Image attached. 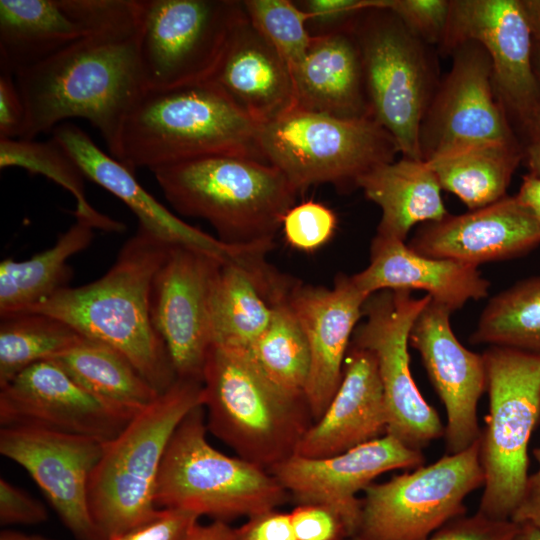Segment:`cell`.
Segmentation results:
<instances>
[{
    "mask_svg": "<svg viewBox=\"0 0 540 540\" xmlns=\"http://www.w3.org/2000/svg\"><path fill=\"white\" fill-rule=\"evenodd\" d=\"M308 17L311 36L346 30L365 10L376 7L380 0H305L297 2Z\"/></svg>",
    "mask_w": 540,
    "mask_h": 540,
    "instance_id": "41",
    "label": "cell"
},
{
    "mask_svg": "<svg viewBox=\"0 0 540 540\" xmlns=\"http://www.w3.org/2000/svg\"><path fill=\"white\" fill-rule=\"evenodd\" d=\"M297 540H348L354 538L343 518L321 504H297L290 512Z\"/></svg>",
    "mask_w": 540,
    "mask_h": 540,
    "instance_id": "42",
    "label": "cell"
},
{
    "mask_svg": "<svg viewBox=\"0 0 540 540\" xmlns=\"http://www.w3.org/2000/svg\"><path fill=\"white\" fill-rule=\"evenodd\" d=\"M207 82L259 125L296 106L290 66L255 28L246 12L234 26Z\"/></svg>",
    "mask_w": 540,
    "mask_h": 540,
    "instance_id": "27",
    "label": "cell"
},
{
    "mask_svg": "<svg viewBox=\"0 0 540 540\" xmlns=\"http://www.w3.org/2000/svg\"><path fill=\"white\" fill-rule=\"evenodd\" d=\"M352 278L367 296L382 290H423L451 312L486 298L491 286L476 266L425 256L405 241L379 235L371 242L369 264Z\"/></svg>",
    "mask_w": 540,
    "mask_h": 540,
    "instance_id": "28",
    "label": "cell"
},
{
    "mask_svg": "<svg viewBox=\"0 0 540 540\" xmlns=\"http://www.w3.org/2000/svg\"><path fill=\"white\" fill-rule=\"evenodd\" d=\"M235 540H297L290 513L271 509L248 517L234 528Z\"/></svg>",
    "mask_w": 540,
    "mask_h": 540,
    "instance_id": "47",
    "label": "cell"
},
{
    "mask_svg": "<svg viewBox=\"0 0 540 540\" xmlns=\"http://www.w3.org/2000/svg\"><path fill=\"white\" fill-rule=\"evenodd\" d=\"M207 428L267 470L295 454L313 419L304 395L273 383L247 349L213 344L202 379Z\"/></svg>",
    "mask_w": 540,
    "mask_h": 540,
    "instance_id": "5",
    "label": "cell"
},
{
    "mask_svg": "<svg viewBox=\"0 0 540 540\" xmlns=\"http://www.w3.org/2000/svg\"><path fill=\"white\" fill-rule=\"evenodd\" d=\"M380 4L350 25L358 44L370 116L395 140L401 157L422 160L419 131L439 84L424 42Z\"/></svg>",
    "mask_w": 540,
    "mask_h": 540,
    "instance_id": "10",
    "label": "cell"
},
{
    "mask_svg": "<svg viewBox=\"0 0 540 540\" xmlns=\"http://www.w3.org/2000/svg\"><path fill=\"white\" fill-rule=\"evenodd\" d=\"M52 360L90 394L130 416L161 394L122 353L96 340L83 337Z\"/></svg>",
    "mask_w": 540,
    "mask_h": 540,
    "instance_id": "32",
    "label": "cell"
},
{
    "mask_svg": "<svg viewBox=\"0 0 540 540\" xmlns=\"http://www.w3.org/2000/svg\"><path fill=\"white\" fill-rule=\"evenodd\" d=\"M448 73L439 81L419 131L423 161L488 143H518L498 103L487 51L467 41L449 54Z\"/></svg>",
    "mask_w": 540,
    "mask_h": 540,
    "instance_id": "15",
    "label": "cell"
},
{
    "mask_svg": "<svg viewBox=\"0 0 540 540\" xmlns=\"http://www.w3.org/2000/svg\"><path fill=\"white\" fill-rule=\"evenodd\" d=\"M199 517L183 509L160 508L149 521L107 540H187Z\"/></svg>",
    "mask_w": 540,
    "mask_h": 540,
    "instance_id": "43",
    "label": "cell"
},
{
    "mask_svg": "<svg viewBox=\"0 0 540 540\" xmlns=\"http://www.w3.org/2000/svg\"><path fill=\"white\" fill-rule=\"evenodd\" d=\"M422 451L384 436L338 455L308 458L293 454L270 471L297 504H321L335 510L355 538L361 518L357 498L379 475L424 464Z\"/></svg>",
    "mask_w": 540,
    "mask_h": 540,
    "instance_id": "19",
    "label": "cell"
},
{
    "mask_svg": "<svg viewBox=\"0 0 540 540\" xmlns=\"http://www.w3.org/2000/svg\"><path fill=\"white\" fill-rule=\"evenodd\" d=\"M348 540H359L358 538H351V539H348Z\"/></svg>",
    "mask_w": 540,
    "mask_h": 540,
    "instance_id": "56",
    "label": "cell"
},
{
    "mask_svg": "<svg viewBox=\"0 0 540 540\" xmlns=\"http://www.w3.org/2000/svg\"><path fill=\"white\" fill-rule=\"evenodd\" d=\"M140 0H0V67L15 74L92 35L138 22Z\"/></svg>",
    "mask_w": 540,
    "mask_h": 540,
    "instance_id": "17",
    "label": "cell"
},
{
    "mask_svg": "<svg viewBox=\"0 0 540 540\" xmlns=\"http://www.w3.org/2000/svg\"><path fill=\"white\" fill-rule=\"evenodd\" d=\"M539 464L538 470L528 475L520 502L511 520L516 523H531L540 528V446L533 450Z\"/></svg>",
    "mask_w": 540,
    "mask_h": 540,
    "instance_id": "48",
    "label": "cell"
},
{
    "mask_svg": "<svg viewBox=\"0 0 540 540\" xmlns=\"http://www.w3.org/2000/svg\"><path fill=\"white\" fill-rule=\"evenodd\" d=\"M0 540H55L40 534H30L4 528L0 532Z\"/></svg>",
    "mask_w": 540,
    "mask_h": 540,
    "instance_id": "54",
    "label": "cell"
},
{
    "mask_svg": "<svg viewBox=\"0 0 540 540\" xmlns=\"http://www.w3.org/2000/svg\"><path fill=\"white\" fill-rule=\"evenodd\" d=\"M105 443L37 428L1 427L0 453L22 466L76 540H105L89 509L88 488Z\"/></svg>",
    "mask_w": 540,
    "mask_h": 540,
    "instance_id": "18",
    "label": "cell"
},
{
    "mask_svg": "<svg viewBox=\"0 0 540 540\" xmlns=\"http://www.w3.org/2000/svg\"><path fill=\"white\" fill-rule=\"evenodd\" d=\"M202 405V383L177 379L105 443L89 481L91 517L105 540L152 519L156 483L167 445L180 422Z\"/></svg>",
    "mask_w": 540,
    "mask_h": 540,
    "instance_id": "6",
    "label": "cell"
},
{
    "mask_svg": "<svg viewBox=\"0 0 540 540\" xmlns=\"http://www.w3.org/2000/svg\"><path fill=\"white\" fill-rule=\"evenodd\" d=\"M451 314L430 299L409 336L446 410V454L461 452L480 438L477 405L486 390L483 355L460 343L451 327Z\"/></svg>",
    "mask_w": 540,
    "mask_h": 540,
    "instance_id": "21",
    "label": "cell"
},
{
    "mask_svg": "<svg viewBox=\"0 0 540 540\" xmlns=\"http://www.w3.org/2000/svg\"><path fill=\"white\" fill-rule=\"evenodd\" d=\"M244 10L255 28L290 66L296 67L313 41L308 17L297 2L290 0H245Z\"/></svg>",
    "mask_w": 540,
    "mask_h": 540,
    "instance_id": "38",
    "label": "cell"
},
{
    "mask_svg": "<svg viewBox=\"0 0 540 540\" xmlns=\"http://www.w3.org/2000/svg\"><path fill=\"white\" fill-rule=\"evenodd\" d=\"M150 171L177 213L205 220L231 246L275 245L298 194L278 168L243 155L205 156Z\"/></svg>",
    "mask_w": 540,
    "mask_h": 540,
    "instance_id": "3",
    "label": "cell"
},
{
    "mask_svg": "<svg viewBox=\"0 0 540 540\" xmlns=\"http://www.w3.org/2000/svg\"><path fill=\"white\" fill-rule=\"evenodd\" d=\"M365 197L381 210L376 235L406 241L418 223L440 221L449 213L438 179L423 160L401 157L381 164L357 183Z\"/></svg>",
    "mask_w": 540,
    "mask_h": 540,
    "instance_id": "30",
    "label": "cell"
},
{
    "mask_svg": "<svg viewBox=\"0 0 540 540\" xmlns=\"http://www.w3.org/2000/svg\"><path fill=\"white\" fill-rule=\"evenodd\" d=\"M187 540H235L234 528L223 521H213L207 525L198 523Z\"/></svg>",
    "mask_w": 540,
    "mask_h": 540,
    "instance_id": "50",
    "label": "cell"
},
{
    "mask_svg": "<svg viewBox=\"0 0 540 540\" xmlns=\"http://www.w3.org/2000/svg\"><path fill=\"white\" fill-rule=\"evenodd\" d=\"M384 6L422 42L439 46L447 27L450 0H385Z\"/></svg>",
    "mask_w": 540,
    "mask_h": 540,
    "instance_id": "40",
    "label": "cell"
},
{
    "mask_svg": "<svg viewBox=\"0 0 540 540\" xmlns=\"http://www.w3.org/2000/svg\"><path fill=\"white\" fill-rule=\"evenodd\" d=\"M138 22L98 33L19 69L26 107L21 139H35L66 119L87 120L117 157L123 124L147 91L138 50Z\"/></svg>",
    "mask_w": 540,
    "mask_h": 540,
    "instance_id": "1",
    "label": "cell"
},
{
    "mask_svg": "<svg viewBox=\"0 0 540 540\" xmlns=\"http://www.w3.org/2000/svg\"><path fill=\"white\" fill-rule=\"evenodd\" d=\"M291 72L295 107L344 119L371 117L361 55L349 28L313 37Z\"/></svg>",
    "mask_w": 540,
    "mask_h": 540,
    "instance_id": "29",
    "label": "cell"
},
{
    "mask_svg": "<svg viewBox=\"0 0 540 540\" xmlns=\"http://www.w3.org/2000/svg\"><path fill=\"white\" fill-rule=\"evenodd\" d=\"M469 340L540 354V276L523 279L494 295Z\"/></svg>",
    "mask_w": 540,
    "mask_h": 540,
    "instance_id": "34",
    "label": "cell"
},
{
    "mask_svg": "<svg viewBox=\"0 0 540 540\" xmlns=\"http://www.w3.org/2000/svg\"><path fill=\"white\" fill-rule=\"evenodd\" d=\"M244 13L236 0H140L138 50L147 90L207 82Z\"/></svg>",
    "mask_w": 540,
    "mask_h": 540,
    "instance_id": "12",
    "label": "cell"
},
{
    "mask_svg": "<svg viewBox=\"0 0 540 540\" xmlns=\"http://www.w3.org/2000/svg\"><path fill=\"white\" fill-rule=\"evenodd\" d=\"M537 219L540 220V177L527 174L523 177L519 192L515 195Z\"/></svg>",
    "mask_w": 540,
    "mask_h": 540,
    "instance_id": "49",
    "label": "cell"
},
{
    "mask_svg": "<svg viewBox=\"0 0 540 540\" xmlns=\"http://www.w3.org/2000/svg\"><path fill=\"white\" fill-rule=\"evenodd\" d=\"M337 217L328 206L305 201L294 205L285 214L281 229L286 243L293 249L313 253L334 236Z\"/></svg>",
    "mask_w": 540,
    "mask_h": 540,
    "instance_id": "39",
    "label": "cell"
},
{
    "mask_svg": "<svg viewBox=\"0 0 540 540\" xmlns=\"http://www.w3.org/2000/svg\"><path fill=\"white\" fill-rule=\"evenodd\" d=\"M386 433L387 410L376 359L369 350L350 344L339 388L304 433L295 454L334 456Z\"/></svg>",
    "mask_w": 540,
    "mask_h": 540,
    "instance_id": "26",
    "label": "cell"
},
{
    "mask_svg": "<svg viewBox=\"0 0 540 540\" xmlns=\"http://www.w3.org/2000/svg\"><path fill=\"white\" fill-rule=\"evenodd\" d=\"M532 37H540V0H521Z\"/></svg>",
    "mask_w": 540,
    "mask_h": 540,
    "instance_id": "51",
    "label": "cell"
},
{
    "mask_svg": "<svg viewBox=\"0 0 540 540\" xmlns=\"http://www.w3.org/2000/svg\"><path fill=\"white\" fill-rule=\"evenodd\" d=\"M272 248L221 261L211 294L213 344L248 349L266 329L274 303L289 294L296 280L266 262Z\"/></svg>",
    "mask_w": 540,
    "mask_h": 540,
    "instance_id": "25",
    "label": "cell"
},
{
    "mask_svg": "<svg viewBox=\"0 0 540 540\" xmlns=\"http://www.w3.org/2000/svg\"><path fill=\"white\" fill-rule=\"evenodd\" d=\"M207 429L202 405L175 429L157 478L158 509H183L228 523L276 509L287 500V491L270 471L215 449Z\"/></svg>",
    "mask_w": 540,
    "mask_h": 540,
    "instance_id": "7",
    "label": "cell"
},
{
    "mask_svg": "<svg viewBox=\"0 0 540 540\" xmlns=\"http://www.w3.org/2000/svg\"><path fill=\"white\" fill-rule=\"evenodd\" d=\"M368 297L352 275L343 273L335 277L332 288L296 280L290 290L288 301L310 350L305 398L313 423L323 415L339 388L344 361Z\"/></svg>",
    "mask_w": 540,
    "mask_h": 540,
    "instance_id": "22",
    "label": "cell"
},
{
    "mask_svg": "<svg viewBox=\"0 0 540 540\" xmlns=\"http://www.w3.org/2000/svg\"><path fill=\"white\" fill-rule=\"evenodd\" d=\"M533 44V65L540 84V37H532Z\"/></svg>",
    "mask_w": 540,
    "mask_h": 540,
    "instance_id": "55",
    "label": "cell"
},
{
    "mask_svg": "<svg viewBox=\"0 0 540 540\" xmlns=\"http://www.w3.org/2000/svg\"><path fill=\"white\" fill-rule=\"evenodd\" d=\"M225 258L193 247L171 245L154 276L151 318L168 350L177 379L202 383L213 344L212 288Z\"/></svg>",
    "mask_w": 540,
    "mask_h": 540,
    "instance_id": "16",
    "label": "cell"
},
{
    "mask_svg": "<svg viewBox=\"0 0 540 540\" xmlns=\"http://www.w3.org/2000/svg\"><path fill=\"white\" fill-rule=\"evenodd\" d=\"M171 244L138 226L99 279L67 287L23 312L53 316L122 353L160 393L177 380L150 313L154 276Z\"/></svg>",
    "mask_w": 540,
    "mask_h": 540,
    "instance_id": "2",
    "label": "cell"
},
{
    "mask_svg": "<svg viewBox=\"0 0 540 540\" xmlns=\"http://www.w3.org/2000/svg\"><path fill=\"white\" fill-rule=\"evenodd\" d=\"M479 439L436 462L372 483L361 498L360 540H427L464 516L466 496L484 485Z\"/></svg>",
    "mask_w": 540,
    "mask_h": 540,
    "instance_id": "11",
    "label": "cell"
},
{
    "mask_svg": "<svg viewBox=\"0 0 540 540\" xmlns=\"http://www.w3.org/2000/svg\"><path fill=\"white\" fill-rule=\"evenodd\" d=\"M94 227L76 219L56 243L31 258L0 263V316L23 312L69 287L73 271L68 260L90 246Z\"/></svg>",
    "mask_w": 540,
    "mask_h": 540,
    "instance_id": "31",
    "label": "cell"
},
{
    "mask_svg": "<svg viewBox=\"0 0 540 540\" xmlns=\"http://www.w3.org/2000/svg\"><path fill=\"white\" fill-rule=\"evenodd\" d=\"M425 256L478 267L526 254L540 245V220L516 196L425 223L407 244Z\"/></svg>",
    "mask_w": 540,
    "mask_h": 540,
    "instance_id": "23",
    "label": "cell"
},
{
    "mask_svg": "<svg viewBox=\"0 0 540 540\" xmlns=\"http://www.w3.org/2000/svg\"><path fill=\"white\" fill-rule=\"evenodd\" d=\"M430 299L428 295L415 298L408 290L372 294L363 306L365 320L357 325L351 340L376 359L387 410L386 434L419 451L445 433L439 415L420 393L410 370V331Z\"/></svg>",
    "mask_w": 540,
    "mask_h": 540,
    "instance_id": "14",
    "label": "cell"
},
{
    "mask_svg": "<svg viewBox=\"0 0 540 540\" xmlns=\"http://www.w3.org/2000/svg\"><path fill=\"white\" fill-rule=\"evenodd\" d=\"M288 296L274 303L266 329L247 350L273 383L289 393L305 396L310 350Z\"/></svg>",
    "mask_w": 540,
    "mask_h": 540,
    "instance_id": "36",
    "label": "cell"
},
{
    "mask_svg": "<svg viewBox=\"0 0 540 540\" xmlns=\"http://www.w3.org/2000/svg\"><path fill=\"white\" fill-rule=\"evenodd\" d=\"M511 540H540V528L528 522L518 523Z\"/></svg>",
    "mask_w": 540,
    "mask_h": 540,
    "instance_id": "53",
    "label": "cell"
},
{
    "mask_svg": "<svg viewBox=\"0 0 540 540\" xmlns=\"http://www.w3.org/2000/svg\"><path fill=\"white\" fill-rule=\"evenodd\" d=\"M26 107L13 73H0V139H21L26 130Z\"/></svg>",
    "mask_w": 540,
    "mask_h": 540,
    "instance_id": "46",
    "label": "cell"
},
{
    "mask_svg": "<svg viewBox=\"0 0 540 540\" xmlns=\"http://www.w3.org/2000/svg\"><path fill=\"white\" fill-rule=\"evenodd\" d=\"M517 527L512 520H495L476 512L448 522L427 540H511Z\"/></svg>",
    "mask_w": 540,
    "mask_h": 540,
    "instance_id": "44",
    "label": "cell"
},
{
    "mask_svg": "<svg viewBox=\"0 0 540 540\" xmlns=\"http://www.w3.org/2000/svg\"><path fill=\"white\" fill-rule=\"evenodd\" d=\"M19 167L32 174L43 175L69 191L76 201L73 215L107 232H122L125 225L97 211L85 193V176L52 138L41 142L34 139H0V168Z\"/></svg>",
    "mask_w": 540,
    "mask_h": 540,
    "instance_id": "37",
    "label": "cell"
},
{
    "mask_svg": "<svg viewBox=\"0 0 540 540\" xmlns=\"http://www.w3.org/2000/svg\"><path fill=\"white\" fill-rule=\"evenodd\" d=\"M524 156L530 169V173L540 177V140L528 143Z\"/></svg>",
    "mask_w": 540,
    "mask_h": 540,
    "instance_id": "52",
    "label": "cell"
},
{
    "mask_svg": "<svg viewBox=\"0 0 540 540\" xmlns=\"http://www.w3.org/2000/svg\"><path fill=\"white\" fill-rule=\"evenodd\" d=\"M134 416L90 394L55 361L38 362L0 387L1 427L113 440Z\"/></svg>",
    "mask_w": 540,
    "mask_h": 540,
    "instance_id": "20",
    "label": "cell"
},
{
    "mask_svg": "<svg viewBox=\"0 0 540 540\" xmlns=\"http://www.w3.org/2000/svg\"><path fill=\"white\" fill-rule=\"evenodd\" d=\"M258 144L298 194L320 184L357 188L363 175L400 153L371 117L344 119L298 107L259 125Z\"/></svg>",
    "mask_w": 540,
    "mask_h": 540,
    "instance_id": "9",
    "label": "cell"
},
{
    "mask_svg": "<svg viewBox=\"0 0 540 540\" xmlns=\"http://www.w3.org/2000/svg\"><path fill=\"white\" fill-rule=\"evenodd\" d=\"M258 129L209 82L147 90L123 124L116 159L132 172L218 154L267 162Z\"/></svg>",
    "mask_w": 540,
    "mask_h": 540,
    "instance_id": "4",
    "label": "cell"
},
{
    "mask_svg": "<svg viewBox=\"0 0 540 540\" xmlns=\"http://www.w3.org/2000/svg\"><path fill=\"white\" fill-rule=\"evenodd\" d=\"M52 132V138L78 165L86 179L120 199L135 214L138 226L167 243L201 249L221 257L235 256L261 245H227L181 220L142 187L134 172L100 149L80 127L63 123Z\"/></svg>",
    "mask_w": 540,
    "mask_h": 540,
    "instance_id": "24",
    "label": "cell"
},
{
    "mask_svg": "<svg viewBox=\"0 0 540 540\" xmlns=\"http://www.w3.org/2000/svg\"><path fill=\"white\" fill-rule=\"evenodd\" d=\"M523 157L519 143H488L456 150L427 163L442 190L475 210L506 196Z\"/></svg>",
    "mask_w": 540,
    "mask_h": 540,
    "instance_id": "33",
    "label": "cell"
},
{
    "mask_svg": "<svg viewBox=\"0 0 540 540\" xmlns=\"http://www.w3.org/2000/svg\"><path fill=\"white\" fill-rule=\"evenodd\" d=\"M49 517L46 506L21 487L0 479V525H35Z\"/></svg>",
    "mask_w": 540,
    "mask_h": 540,
    "instance_id": "45",
    "label": "cell"
},
{
    "mask_svg": "<svg viewBox=\"0 0 540 540\" xmlns=\"http://www.w3.org/2000/svg\"><path fill=\"white\" fill-rule=\"evenodd\" d=\"M489 412L481 431L485 474L478 513L511 520L528 478V447L540 422V354L489 346L483 353Z\"/></svg>",
    "mask_w": 540,
    "mask_h": 540,
    "instance_id": "8",
    "label": "cell"
},
{
    "mask_svg": "<svg viewBox=\"0 0 540 540\" xmlns=\"http://www.w3.org/2000/svg\"><path fill=\"white\" fill-rule=\"evenodd\" d=\"M0 387L28 367L52 360L83 336L53 316L18 312L0 316Z\"/></svg>",
    "mask_w": 540,
    "mask_h": 540,
    "instance_id": "35",
    "label": "cell"
},
{
    "mask_svg": "<svg viewBox=\"0 0 540 540\" xmlns=\"http://www.w3.org/2000/svg\"><path fill=\"white\" fill-rule=\"evenodd\" d=\"M467 41L478 42L487 51L495 96L511 127L515 121L529 143L540 140V84L521 0H450L439 52L449 55Z\"/></svg>",
    "mask_w": 540,
    "mask_h": 540,
    "instance_id": "13",
    "label": "cell"
}]
</instances>
